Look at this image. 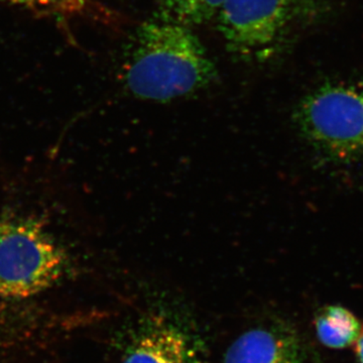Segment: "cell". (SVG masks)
Masks as SVG:
<instances>
[{"label": "cell", "mask_w": 363, "mask_h": 363, "mask_svg": "<svg viewBox=\"0 0 363 363\" xmlns=\"http://www.w3.org/2000/svg\"><path fill=\"white\" fill-rule=\"evenodd\" d=\"M315 325L321 343L336 350L354 343L362 332L357 318L340 306H329L320 310Z\"/></svg>", "instance_id": "obj_7"}, {"label": "cell", "mask_w": 363, "mask_h": 363, "mask_svg": "<svg viewBox=\"0 0 363 363\" xmlns=\"http://www.w3.org/2000/svg\"><path fill=\"white\" fill-rule=\"evenodd\" d=\"M35 14L55 20H105L111 16L94 0H0Z\"/></svg>", "instance_id": "obj_8"}, {"label": "cell", "mask_w": 363, "mask_h": 363, "mask_svg": "<svg viewBox=\"0 0 363 363\" xmlns=\"http://www.w3.org/2000/svg\"><path fill=\"white\" fill-rule=\"evenodd\" d=\"M218 77L216 64L192 28L157 16L133 33L123 82L136 99L166 104L194 96Z\"/></svg>", "instance_id": "obj_1"}, {"label": "cell", "mask_w": 363, "mask_h": 363, "mask_svg": "<svg viewBox=\"0 0 363 363\" xmlns=\"http://www.w3.org/2000/svg\"><path fill=\"white\" fill-rule=\"evenodd\" d=\"M157 16L194 28L216 18L225 0H156Z\"/></svg>", "instance_id": "obj_9"}, {"label": "cell", "mask_w": 363, "mask_h": 363, "mask_svg": "<svg viewBox=\"0 0 363 363\" xmlns=\"http://www.w3.org/2000/svg\"><path fill=\"white\" fill-rule=\"evenodd\" d=\"M66 253L40 221L0 219V298H25L54 285L65 271Z\"/></svg>", "instance_id": "obj_2"}, {"label": "cell", "mask_w": 363, "mask_h": 363, "mask_svg": "<svg viewBox=\"0 0 363 363\" xmlns=\"http://www.w3.org/2000/svg\"><path fill=\"white\" fill-rule=\"evenodd\" d=\"M121 363H206L199 339L169 315L143 320L124 351Z\"/></svg>", "instance_id": "obj_5"}, {"label": "cell", "mask_w": 363, "mask_h": 363, "mask_svg": "<svg viewBox=\"0 0 363 363\" xmlns=\"http://www.w3.org/2000/svg\"><path fill=\"white\" fill-rule=\"evenodd\" d=\"M293 9L289 0H225L216 21L227 51L240 61H267L283 40Z\"/></svg>", "instance_id": "obj_4"}, {"label": "cell", "mask_w": 363, "mask_h": 363, "mask_svg": "<svg viewBox=\"0 0 363 363\" xmlns=\"http://www.w3.org/2000/svg\"><path fill=\"white\" fill-rule=\"evenodd\" d=\"M295 123L325 156L338 161L363 157V86L320 88L298 105Z\"/></svg>", "instance_id": "obj_3"}, {"label": "cell", "mask_w": 363, "mask_h": 363, "mask_svg": "<svg viewBox=\"0 0 363 363\" xmlns=\"http://www.w3.org/2000/svg\"><path fill=\"white\" fill-rule=\"evenodd\" d=\"M297 337L283 327H257L241 334L227 350L223 363H301Z\"/></svg>", "instance_id": "obj_6"}, {"label": "cell", "mask_w": 363, "mask_h": 363, "mask_svg": "<svg viewBox=\"0 0 363 363\" xmlns=\"http://www.w3.org/2000/svg\"><path fill=\"white\" fill-rule=\"evenodd\" d=\"M289 1L292 4V6H294V9H295L296 6H298V4H305L307 0H289Z\"/></svg>", "instance_id": "obj_11"}, {"label": "cell", "mask_w": 363, "mask_h": 363, "mask_svg": "<svg viewBox=\"0 0 363 363\" xmlns=\"http://www.w3.org/2000/svg\"><path fill=\"white\" fill-rule=\"evenodd\" d=\"M357 353L360 363H363V330L360 332L357 340Z\"/></svg>", "instance_id": "obj_10"}]
</instances>
